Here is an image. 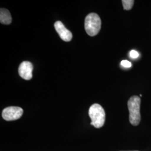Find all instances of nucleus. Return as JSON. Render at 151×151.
I'll use <instances>...</instances> for the list:
<instances>
[{
	"label": "nucleus",
	"instance_id": "obj_1",
	"mask_svg": "<svg viewBox=\"0 0 151 151\" xmlns=\"http://www.w3.org/2000/svg\"><path fill=\"white\" fill-rule=\"evenodd\" d=\"M88 115L91 120V125L96 128L103 127L105 122V112L104 108L98 104H93L88 110Z\"/></svg>",
	"mask_w": 151,
	"mask_h": 151
},
{
	"label": "nucleus",
	"instance_id": "obj_2",
	"mask_svg": "<svg viewBox=\"0 0 151 151\" xmlns=\"http://www.w3.org/2000/svg\"><path fill=\"white\" fill-rule=\"evenodd\" d=\"M140 97L138 96H132L128 101L130 123L134 126L138 125L140 123Z\"/></svg>",
	"mask_w": 151,
	"mask_h": 151
},
{
	"label": "nucleus",
	"instance_id": "obj_3",
	"mask_svg": "<svg viewBox=\"0 0 151 151\" xmlns=\"http://www.w3.org/2000/svg\"><path fill=\"white\" fill-rule=\"evenodd\" d=\"M101 27V20L95 13H91L86 17L85 28L87 34L91 37L96 35Z\"/></svg>",
	"mask_w": 151,
	"mask_h": 151
},
{
	"label": "nucleus",
	"instance_id": "obj_4",
	"mask_svg": "<svg viewBox=\"0 0 151 151\" xmlns=\"http://www.w3.org/2000/svg\"><path fill=\"white\" fill-rule=\"evenodd\" d=\"M23 114L22 109L17 106H9L4 109L2 116L6 121H13L20 118Z\"/></svg>",
	"mask_w": 151,
	"mask_h": 151
},
{
	"label": "nucleus",
	"instance_id": "obj_5",
	"mask_svg": "<svg viewBox=\"0 0 151 151\" xmlns=\"http://www.w3.org/2000/svg\"><path fill=\"white\" fill-rule=\"evenodd\" d=\"M33 65L29 61L22 62L19 68V73L20 77L25 80H30L32 78Z\"/></svg>",
	"mask_w": 151,
	"mask_h": 151
},
{
	"label": "nucleus",
	"instance_id": "obj_6",
	"mask_svg": "<svg viewBox=\"0 0 151 151\" xmlns=\"http://www.w3.org/2000/svg\"><path fill=\"white\" fill-rule=\"evenodd\" d=\"M54 27L58 33L60 38L65 42H68L72 38V34L69 30L65 27L63 24L60 21L56 22L54 24Z\"/></svg>",
	"mask_w": 151,
	"mask_h": 151
},
{
	"label": "nucleus",
	"instance_id": "obj_7",
	"mask_svg": "<svg viewBox=\"0 0 151 151\" xmlns=\"http://www.w3.org/2000/svg\"><path fill=\"white\" fill-rule=\"evenodd\" d=\"M12 17L9 10L1 8L0 10V22L1 23L6 25L11 24Z\"/></svg>",
	"mask_w": 151,
	"mask_h": 151
},
{
	"label": "nucleus",
	"instance_id": "obj_8",
	"mask_svg": "<svg viewBox=\"0 0 151 151\" xmlns=\"http://www.w3.org/2000/svg\"><path fill=\"white\" fill-rule=\"evenodd\" d=\"M134 1L133 0H123L122 4L123 8L125 10H130L132 9L133 6L134 5Z\"/></svg>",
	"mask_w": 151,
	"mask_h": 151
},
{
	"label": "nucleus",
	"instance_id": "obj_9",
	"mask_svg": "<svg viewBox=\"0 0 151 151\" xmlns=\"http://www.w3.org/2000/svg\"><path fill=\"white\" fill-rule=\"evenodd\" d=\"M121 65L125 68H130L132 67V63L127 60H123L121 62Z\"/></svg>",
	"mask_w": 151,
	"mask_h": 151
},
{
	"label": "nucleus",
	"instance_id": "obj_10",
	"mask_svg": "<svg viewBox=\"0 0 151 151\" xmlns=\"http://www.w3.org/2000/svg\"><path fill=\"white\" fill-rule=\"evenodd\" d=\"M129 55L132 58L135 59V58H137L138 57L139 53L134 50H132L130 52Z\"/></svg>",
	"mask_w": 151,
	"mask_h": 151
},
{
	"label": "nucleus",
	"instance_id": "obj_11",
	"mask_svg": "<svg viewBox=\"0 0 151 151\" xmlns=\"http://www.w3.org/2000/svg\"></svg>",
	"mask_w": 151,
	"mask_h": 151
}]
</instances>
